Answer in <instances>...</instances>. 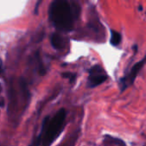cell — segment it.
Wrapping results in <instances>:
<instances>
[{
	"mask_svg": "<svg viewBox=\"0 0 146 146\" xmlns=\"http://www.w3.org/2000/svg\"><path fill=\"white\" fill-rule=\"evenodd\" d=\"M108 80V75L104 73V68L96 65L93 66L89 70V77H88V86L91 88H94L98 86L99 85L104 83Z\"/></svg>",
	"mask_w": 146,
	"mask_h": 146,
	"instance_id": "3957f363",
	"label": "cell"
},
{
	"mask_svg": "<svg viewBox=\"0 0 146 146\" xmlns=\"http://www.w3.org/2000/svg\"><path fill=\"white\" fill-rule=\"evenodd\" d=\"M50 43L52 47L56 50H62L64 48V40L62 36L56 33H52L50 37Z\"/></svg>",
	"mask_w": 146,
	"mask_h": 146,
	"instance_id": "5b68a950",
	"label": "cell"
},
{
	"mask_svg": "<svg viewBox=\"0 0 146 146\" xmlns=\"http://www.w3.org/2000/svg\"><path fill=\"white\" fill-rule=\"evenodd\" d=\"M139 10H140V11L142 10V6H139Z\"/></svg>",
	"mask_w": 146,
	"mask_h": 146,
	"instance_id": "7c38bea8",
	"label": "cell"
},
{
	"mask_svg": "<svg viewBox=\"0 0 146 146\" xmlns=\"http://www.w3.org/2000/svg\"><path fill=\"white\" fill-rule=\"evenodd\" d=\"M104 143L105 145H126V143L124 141H122L121 139L114 138L110 135H105Z\"/></svg>",
	"mask_w": 146,
	"mask_h": 146,
	"instance_id": "8992f818",
	"label": "cell"
},
{
	"mask_svg": "<svg viewBox=\"0 0 146 146\" xmlns=\"http://www.w3.org/2000/svg\"><path fill=\"white\" fill-rule=\"evenodd\" d=\"M72 74H73L67 73V74H62V76L63 78H68V79H70V77L72 76Z\"/></svg>",
	"mask_w": 146,
	"mask_h": 146,
	"instance_id": "30bf717a",
	"label": "cell"
},
{
	"mask_svg": "<svg viewBox=\"0 0 146 146\" xmlns=\"http://www.w3.org/2000/svg\"><path fill=\"white\" fill-rule=\"evenodd\" d=\"M1 107H2V108L4 107V98H1Z\"/></svg>",
	"mask_w": 146,
	"mask_h": 146,
	"instance_id": "8fae6325",
	"label": "cell"
},
{
	"mask_svg": "<svg viewBox=\"0 0 146 146\" xmlns=\"http://www.w3.org/2000/svg\"><path fill=\"white\" fill-rule=\"evenodd\" d=\"M40 2H41V0H38V1L37 2V3H36V6H35V8H34V12H35V14H36V15L38 14V6H39V4H40Z\"/></svg>",
	"mask_w": 146,
	"mask_h": 146,
	"instance_id": "9c48e42d",
	"label": "cell"
},
{
	"mask_svg": "<svg viewBox=\"0 0 146 146\" xmlns=\"http://www.w3.org/2000/svg\"><path fill=\"white\" fill-rule=\"evenodd\" d=\"M121 34L115 30L110 31V44L114 46L119 45L121 42Z\"/></svg>",
	"mask_w": 146,
	"mask_h": 146,
	"instance_id": "52a82bcc",
	"label": "cell"
},
{
	"mask_svg": "<svg viewBox=\"0 0 146 146\" xmlns=\"http://www.w3.org/2000/svg\"><path fill=\"white\" fill-rule=\"evenodd\" d=\"M79 13L80 9L73 7L68 0H54L49 9V18L57 30L70 32Z\"/></svg>",
	"mask_w": 146,
	"mask_h": 146,
	"instance_id": "6da1fadb",
	"label": "cell"
},
{
	"mask_svg": "<svg viewBox=\"0 0 146 146\" xmlns=\"http://www.w3.org/2000/svg\"><path fill=\"white\" fill-rule=\"evenodd\" d=\"M36 56H37V58H38V73H39V74L40 75H44L45 74V73H46V71H45V68H44V65L42 64V62H40V60H39V56H38V52H37L36 53Z\"/></svg>",
	"mask_w": 146,
	"mask_h": 146,
	"instance_id": "ba28073f",
	"label": "cell"
},
{
	"mask_svg": "<svg viewBox=\"0 0 146 146\" xmlns=\"http://www.w3.org/2000/svg\"><path fill=\"white\" fill-rule=\"evenodd\" d=\"M146 62V56H145V58L144 59H142L141 61H139V62H137L133 68H132V69H131V72L129 73V74L127 76V77H125L124 79H122L121 80V82H122V84L123 83H125L126 82V80H128L129 81V84H133L134 83V81H135V80H136V77H137V75H138V74L139 73V71L141 70V68L144 67V65H145V63ZM121 84V85H122Z\"/></svg>",
	"mask_w": 146,
	"mask_h": 146,
	"instance_id": "277c9868",
	"label": "cell"
},
{
	"mask_svg": "<svg viewBox=\"0 0 146 146\" xmlns=\"http://www.w3.org/2000/svg\"><path fill=\"white\" fill-rule=\"evenodd\" d=\"M65 119H66V110L64 109L59 110L56 112V114L54 115V117L52 119H50L46 130L42 135L43 145H50L56 140V139L62 133V130L64 126Z\"/></svg>",
	"mask_w": 146,
	"mask_h": 146,
	"instance_id": "7a4b0ae2",
	"label": "cell"
}]
</instances>
